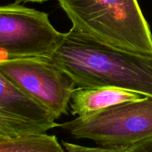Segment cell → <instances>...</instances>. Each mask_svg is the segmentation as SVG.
Returning a JSON list of instances; mask_svg holds the SVG:
<instances>
[{"mask_svg": "<svg viewBox=\"0 0 152 152\" xmlns=\"http://www.w3.org/2000/svg\"><path fill=\"white\" fill-rule=\"evenodd\" d=\"M77 87H111L152 97V53L99 42L74 28L50 58Z\"/></svg>", "mask_w": 152, "mask_h": 152, "instance_id": "cell-1", "label": "cell"}, {"mask_svg": "<svg viewBox=\"0 0 152 152\" xmlns=\"http://www.w3.org/2000/svg\"><path fill=\"white\" fill-rule=\"evenodd\" d=\"M73 28L99 42L152 53V36L137 0H58Z\"/></svg>", "mask_w": 152, "mask_h": 152, "instance_id": "cell-2", "label": "cell"}, {"mask_svg": "<svg viewBox=\"0 0 152 152\" xmlns=\"http://www.w3.org/2000/svg\"><path fill=\"white\" fill-rule=\"evenodd\" d=\"M59 127L103 147L129 148L152 139V97L123 102Z\"/></svg>", "mask_w": 152, "mask_h": 152, "instance_id": "cell-3", "label": "cell"}, {"mask_svg": "<svg viewBox=\"0 0 152 152\" xmlns=\"http://www.w3.org/2000/svg\"><path fill=\"white\" fill-rule=\"evenodd\" d=\"M65 34L56 31L48 15L18 3L0 5V59H50Z\"/></svg>", "mask_w": 152, "mask_h": 152, "instance_id": "cell-4", "label": "cell"}, {"mask_svg": "<svg viewBox=\"0 0 152 152\" xmlns=\"http://www.w3.org/2000/svg\"><path fill=\"white\" fill-rule=\"evenodd\" d=\"M0 71L28 96L50 111L55 119L66 114L74 80L48 58L0 59Z\"/></svg>", "mask_w": 152, "mask_h": 152, "instance_id": "cell-5", "label": "cell"}, {"mask_svg": "<svg viewBox=\"0 0 152 152\" xmlns=\"http://www.w3.org/2000/svg\"><path fill=\"white\" fill-rule=\"evenodd\" d=\"M51 113L0 71V137L47 134L59 124Z\"/></svg>", "mask_w": 152, "mask_h": 152, "instance_id": "cell-6", "label": "cell"}, {"mask_svg": "<svg viewBox=\"0 0 152 152\" xmlns=\"http://www.w3.org/2000/svg\"><path fill=\"white\" fill-rule=\"evenodd\" d=\"M146 97L133 91L111 87L76 88L70 101L71 114L85 117L106 108Z\"/></svg>", "mask_w": 152, "mask_h": 152, "instance_id": "cell-7", "label": "cell"}, {"mask_svg": "<svg viewBox=\"0 0 152 152\" xmlns=\"http://www.w3.org/2000/svg\"><path fill=\"white\" fill-rule=\"evenodd\" d=\"M0 152H65L54 135L32 134L1 137Z\"/></svg>", "mask_w": 152, "mask_h": 152, "instance_id": "cell-8", "label": "cell"}, {"mask_svg": "<svg viewBox=\"0 0 152 152\" xmlns=\"http://www.w3.org/2000/svg\"><path fill=\"white\" fill-rule=\"evenodd\" d=\"M62 145L68 152H128V148L123 147H86L62 141Z\"/></svg>", "mask_w": 152, "mask_h": 152, "instance_id": "cell-9", "label": "cell"}, {"mask_svg": "<svg viewBox=\"0 0 152 152\" xmlns=\"http://www.w3.org/2000/svg\"><path fill=\"white\" fill-rule=\"evenodd\" d=\"M128 152H152V139L129 147Z\"/></svg>", "mask_w": 152, "mask_h": 152, "instance_id": "cell-10", "label": "cell"}, {"mask_svg": "<svg viewBox=\"0 0 152 152\" xmlns=\"http://www.w3.org/2000/svg\"><path fill=\"white\" fill-rule=\"evenodd\" d=\"M25 1H33V2H44V1H48V0H21Z\"/></svg>", "mask_w": 152, "mask_h": 152, "instance_id": "cell-11", "label": "cell"}]
</instances>
